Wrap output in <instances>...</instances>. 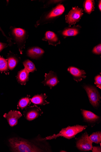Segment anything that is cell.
I'll list each match as a JSON object with an SVG mask.
<instances>
[{
  "label": "cell",
  "instance_id": "9",
  "mask_svg": "<svg viewBox=\"0 0 101 152\" xmlns=\"http://www.w3.org/2000/svg\"><path fill=\"white\" fill-rule=\"evenodd\" d=\"M22 116V114L20 112L15 110H11L4 115V117L7 119L9 125L12 127L17 125L18 119Z\"/></svg>",
  "mask_w": 101,
  "mask_h": 152
},
{
  "label": "cell",
  "instance_id": "30",
  "mask_svg": "<svg viewBox=\"0 0 101 152\" xmlns=\"http://www.w3.org/2000/svg\"><path fill=\"white\" fill-rule=\"evenodd\" d=\"M60 152H66V151H61Z\"/></svg>",
  "mask_w": 101,
  "mask_h": 152
},
{
  "label": "cell",
  "instance_id": "21",
  "mask_svg": "<svg viewBox=\"0 0 101 152\" xmlns=\"http://www.w3.org/2000/svg\"><path fill=\"white\" fill-rule=\"evenodd\" d=\"M8 66L7 61L3 57L0 56V72L8 74Z\"/></svg>",
  "mask_w": 101,
  "mask_h": 152
},
{
  "label": "cell",
  "instance_id": "22",
  "mask_svg": "<svg viewBox=\"0 0 101 152\" xmlns=\"http://www.w3.org/2000/svg\"><path fill=\"white\" fill-rule=\"evenodd\" d=\"M89 139L93 142L97 144L100 143L101 142V133L100 132L94 133L89 137Z\"/></svg>",
  "mask_w": 101,
  "mask_h": 152
},
{
  "label": "cell",
  "instance_id": "8",
  "mask_svg": "<svg viewBox=\"0 0 101 152\" xmlns=\"http://www.w3.org/2000/svg\"><path fill=\"white\" fill-rule=\"evenodd\" d=\"M43 113L41 110L36 105L26 108L23 112L25 118L28 121H32L37 118Z\"/></svg>",
  "mask_w": 101,
  "mask_h": 152
},
{
  "label": "cell",
  "instance_id": "12",
  "mask_svg": "<svg viewBox=\"0 0 101 152\" xmlns=\"http://www.w3.org/2000/svg\"><path fill=\"white\" fill-rule=\"evenodd\" d=\"M45 53L41 48L39 47H33L29 48L26 52L27 56L33 59L40 58Z\"/></svg>",
  "mask_w": 101,
  "mask_h": 152
},
{
  "label": "cell",
  "instance_id": "19",
  "mask_svg": "<svg viewBox=\"0 0 101 152\" xmlns=\"http://www.w3.org/2000/svg\"><path fill=\"white\" fill-rule=\"evenodd\" d=\"M95 3L92 0H86L85 1L84 4V10L85 12L88 14H90L93 11L95 8Z\"/></svg>",
  "mask_w": 101,
  "mask_h": 152
},
{
  "label": "cell",
  "instance_id": "27",
  "mask_svg": "<svg viewBox=\"0 0 101 152\" xmlns=\"http://www.w3.org/2000/svg\"><path fill=\"white\" fill-rule=\"evenodd\" d=\"M7 44L0 42V52L4 49L7 48Z\"/></svg>",
  "mask_w": 101,
  "mask_h": 152
},
{
  "label": "cell",
  "instance_id": "26",
  "mask_svg": "<svg viewBox=\"0 0 101 152\" xmlns=\"http://www.w3.org/2000/svg\"><path fill=\"white\" fill-rule=\"evenodd\" d=\"M0 31H1L3 35L7 38V40L8 41V42L9 43V46H11L13 44H14V43L12 42L11 40V39L10 38H9L8 37H7L6 35L5 34L4 32L1 29V27H0Z\"/></svg>",
  "mask_w": 101,
  "mask_h": 152
},
{
  "label": "cell",
  "instance_id": "16",
  "mask_svg": "<svg viewBox=\"0 0 101 152\" xmlns=\"http://www.w3.org/2000/svg\"><path fill=\"white\" fill-rule=\"evenodd\" d=\"M29 73L24 68L19 71L16 76L19 83L22 85H25L28 80Z\"/></svg>",
  "mask_w": 101,
  "mask_h": 152
},
{
  "label": "cell",
  "instance_id": "3",
  "mask_svg": "<svg viewBox=\"0 0 101 152\" xmlns=\"http://www.w3.org/2000/svg\"><path fill=\"white\" fill-rule=\"evenodd\" d=\"M87 127V126L78 125L72 127L69 126L66 128L63 129L60 133L57 134H54L44 139H39V141H42L52 140L55 139L60 136L63 137L69 140L74 137L77 134L82 132Z\"/></svg>",
  "mask_w": 101,
  "mask_h": 152
},
{
  "label": "cell",
  "instance_id": "23",
  "mask_svg": "<svg viewBox=\"0 0 101 152\" xmlns=\"http://www.w3.org/2000/svg\"><path fill=\"white\" fill-rule=\"evenodd\" d=\"M78 33V29L76 28H69L65 30L62 33L63 35L66 36H73Z\"/></svg>",
  "mask_w": 101,
  "mask_h": 152
},
{
  "label": "cell",
  "instance_id": "24",
  "mask_svg": "<svg viewBox=\"0 0 101 152\" xmlns=\"http://www.w3.org/2000/svg\"><path fill=\"white\" fill-rule=\"evenodd\" d=\"M94 84L100 89H101V76L100 75L96 76L94 78Z\"/></svg>",
  "mask_w": 101,
  "mask_h": 152
},
{
  "label": "cell",
  "instance_id": "2",
  "mask_svg": "<svg viewBox=\"0 0 101 152\" xmlns=\"http://www.w3.org/2000/svg\"><path fill=\"white\" fill-rule=\"evenodd\" d=\"M10 29V36L15 42V44L17 45L20 53L22 54L26 41L28 37V32L20 28L11 26Z\"/></svg>",
  "mask_w": 101,
  "mask_h": 152
},
{
  "label": "cell",
  "instance_id": "14",
  "mask_svg": "<svg viewBox=\"0 0 101 152\" xmlns=\"http://www.w3.org/2000/svg\"><path fill=\"white\" fill-rule=\"evenodd\" d=\"M42 40L48 41L49 45L54 46H56L60 44V41L56 35L51 31L46 32L45 37L42 39Z\"/></svg>",
  "mask_w": 101,
  "mask_h": 152
},
{
  "label": "cell",
  "instance_id": "11",
  "mask_svg": "<svg viewBox=\"0 0 101 152\" xmlns=\"http://www.w3.org/2000/svg\"><path fill=\"white\" fill-rule=\"evenodd\" d=\"M68 71L73 76L74 79L77 82L81 81L83 79H85L86 73L83 70L73 66L69 67Z\"/></svg>",
  "mask_w": 101,
  "mask_h": 152
},
{
  "label": "cell",
  "instance_id": "5",
  "mask_svg": "<svg viewBox=\"0 0 101 152\" xmlns=\"http://www.w3.org/2000/svg\"><path fill=\"white\" fill-rule=\"evenodd\" d=\"M84 88L88 95L90 102L94 107H98L100 103V97L96 88L93 86H84Z\"/></svg>",
  "mask_w": 101,
  "mask_h": 152
},
{
  "label": "cell",
  "instance_id": "17",
  "mask_svg": "<svg viewBox=\"0 0 101 152\" xmlns=\"http://www.w3.org/2000/svg\"><path fill=\"white\" fill-rule=\"evenodd\" d=\"M81 111L84 120L86 121L95 122L100 118L98 116L90 111L83 109H81Z\"/></svg>",
  "mask_w": 101,
  "mask_h": 152
},
{
  "label": "cell",
  "instance_id": "10",
  "mask_svg": "<svg viewBox=\"0 0 101 152\" xmlns=\"http://www.w3.org/2000/svg\"><path fill=\"white\" fill-rule=\"evenodd\" d=\"M59 82L56 74L52 71H50L48 74L46 73L45 79L41 82L45 86H48L52 89V87L55 86Z\"/></svg>",
  "mask_w": 101,
  "mask_h": 152
},
{
  "label": "cell",
  "instance_id": "15",
  "mask_svg": "<svg viewBox=\"0 0 101 152\" xmlns=\"http://www.w3.org/2000/svg\"><path fill=\"white\" fill-rule=\"evenodd\" d=\"M47 97V96L46 94H37L34 96L31 99V101L35 104L45 105L49 104V102L46 100Z\"/></svg>",
  "mask_w": 101,
  "mask_h": 152
},
{
  "label": "cell",
  "instance_id": "6",
  "mask_svg": "<svg viewBox=\"0 0 101 152\" xmlns=\"http://www.w3.org/2000/svg\"><path fill=\"white\" fill-rule=\"evenodd\" d=\"M83 10L78 7H75L66 16V22L69 25L74 24L78 22L83 15Z\"/></svg>",
  "mask_w": 101,
  "mask_h": 152
},
{
  "label": "cell",
  "instance_id": "29",
  "mask_svg": "<svg viewBox=\"0 0 101 152\" xmlns=\"http://www.w3.org/2000/svg\"><path fill=\"white\" fill-rule=\"evenodd\" d=\"M99 8L100 9V11L101 10V1H100V2H99V4L98 5Z\"/></svg>",
  "mask_w": 101,
  "mask_h": 152
},
{
  "label": "cell",
  "instance_id": "7",
  "mask_svg": "<svg viewBox=\"0 0 101 152\" xmlns=\"http://www.w3.org/2000/svg\"><path fill=\"white\" fill-rule=\"evenodd\" d=\"M92 142L89 139V134L86 132L77 140L76 146L81 151H89L92 150Z\"/></svg>",
  "mask_w": 101,
  "mask_h": 152
},
{
  "label": "cell",
  "instance_id": "1",
  "mask_svg": "<svg viewBox=\"0 0 101 152\" xmlns=\"http://www.w3.org/2000/svg\"><path fill=\"white\" fill-rule=\"evenodd\" d=\"M12 151L17 152H42L43 151L25 139L12 137L9 140Z\"/></svg>",
  "mask_w": 101,
  "mask_h": 152
},
{
  "label": "cell",
  "instance_id": "13",
  "mask_svg": "<svg viewBox=\"0 0 101 152\" xmlns=\"http://www.w3.org/2000/svg\"><path fill=\"white\" fill-rule=\"evenodd\" d=\"M7 58L8 68L10 70H13L21 60L20 58L17 54L12 52L8 54Z\"/></svg>",
  "mask_w": 101,
  "mask_h": 152
},
{
  "label": "cell",
  "instance_id": "20",
  "mask_svg": "<svg viewBox=\"0 0 101 152\" xmlns=\"http://www.w3.org/2000/svg\"><path fill=\"white\" fill-rule=\"evenodd\" d=\"M24 68L29 73H33L37 71L34 64L29 60H26L23 62Z\"/></svg>",
  "mask_w": 101,
  "mask_h": 152
},
{
  "label": "cell",
  "instance_id": "25",
  "mask_svg": "<svg viewBox=\"0 0 101 152\" xmlns=\"http://www.w3.org/2000/svg\"><path fill=\"white\" fill-rule=\"evenodd\" d=\"M92 52L96 54L100 55L101 53V45L99 44L94 48Z\"/></svg>",
  "mask_w": 101,
  "mask_h": 152
},
{
  "label": "cell",
  "instance_id": "4",
  "mask_svg": "<svg viewBox=\"0 0 101 152\" xmlns=\"http://www.w3.org/2000/svg\"><path fill=\"white\" fill-rule=\"evenodd\" d=\"M65 10V8L63 5L59 4L57 5L51 11L43 15L40 20L37 22L36 26L51 21L56 17L62 15Z\"/></svg>",
  "mask_w": 101,
  "mask_h": 152
},
{
  "label": "cell",
  "instance_id": "28",
  "mask_svg": "<svg viewBox=\"0 0 101 152\" xmlns=\"http://www.w3.org/2000/svg\"><path fill=\"white\" fill-rule=\"evenodd\" d=\"M92 151L93 152H100L101 151L100 147H94L92 148Z\"/></svg>",
  "mask_w": 101,
  "mask_h": 152
},
{
  "label": "cell",
  "instance_id": "18",
  "mask_svg": "<svg viewBox=\"0 0 101 152\" xmlns=\"http://www.w3.org/2000/svg\"><path fill=\"white\" fill-rule=\"evenodd\" d=\"M31 102L30 95H27L19 100L17 104V109L23 110L26 108L30 105Z\"/></svg>",
  "mask_w": 101,
  "mask_h": 152
}]
</instances>
